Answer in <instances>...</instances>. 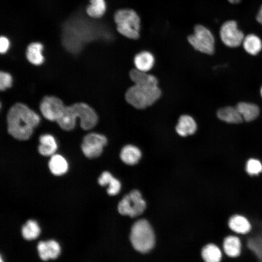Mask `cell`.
<instances>
[{
    "instance_id": "1",
    "label": "cell",
    "mask_w": 262,
    "mask_h": 262,
    "mask_svg": "<svg viewBox=\"0 0 262 262\" xmlns=\"http://www.w3.org/2000/svg\"><path fill=\"white\" fill-rule=\"evenodd\" d=\"M8 131L19 140H26L31 136L33 128L39 122L38 115L25 105L18 103L9 110L7 116Z\"/></svg>"
},
{
    "instance_id": "2",
    "label": "cell",
    "mask_w": 262,
    "mask_h": 262,
    "mask_svg": "<svg viewBox=\"0 0 262 262\" xmlns=\"http://www.w3.org/2000/svg\"><path fill=\"white\" fill-rule=\"evenodd\" d=\"M161 94L158 85L134 84L126 91L125 98L135 108L144 109L153 104Z\"/></svg>"
},
{
    "instance_id": "3",
    "label": "cell",
    "mask_w": 262,
    "mask_h": 262,
    "mask_svg": "<svg viewBox=\"0 0 262 262\" xmlns=\"http://www.w3.org/2000/svg\"><path fill=\"white\" fill-rule=\"evenodd\" d=\"M130 241L133 248L141 253H147L153 247L155 235L147 221L140 219L133 224L131 231Z\"/></svg>"
},
{
    "instance_id": "4",
    "label": "cell",
    "mask_w": 262,
    "mask_h": 262,
    "mask_svg": "<svg viewBox=\"0 0 262 262\" xmlns=\"http://www.w3.org/2000/svg\"><path fill=\"white\" fill-rule=\"evenodd\" d=\"M114 20L117 31L127 38L136 39L139 37L140 17L131 9H121L115 12Z\"/></svg>"
},
{
    "instance_id": "5",
    "label": "cell",
    "mask_w": 262,
    "mask_h": 262,
    "mask_svg": "<svg viewBox=\"0 0 262 262\" xmlns=\"http://www.w3.org/2000/svg\"><path fill=\"white\" fill-rule=\"evenodd\" d=\"M190 45L196 50L208 55L214 52V38L211 32L202 25L194 27V33L188 37Z\"/></svg>"
},
{
    "instance_id": "6",
    "label": "cell",
    "mask_w": 262,
    "mask_h": 262,
    "mask_svg": "<svg viewBox=\"0 0 262 262\" xmlns=\"http://www.w3.org/2000/svg\"><path fill=\"white\" fill-rule=\"evenodd\" d=\"M146 208V203L140 192L134 190L125 195L119 202L117 209L120 214L134 217L141 214Z\"/></svg>"
},
{
    "instance_id": "7",
    "label": "cell",
    "mask_w": 262,
    "mask_h": 262,
    "mask_svg": "<svg viewBox=\"0 0 262 262\" xmlns=\"http://www.w3.org/2000/svg\"><path fill=\"white\" fill-rule=\"evenodd\" d=\"M227 226L231 233L240 236L248 235L253 229L251 218L241 212H234L230 214L227 218Z\"/></svg>"
},
{
    "instance_id": "8",
    "label": "cell",
    "mask_w": 262,
    "mask_h": 262,
    "mask_svg": "<svg viewBox=\"0 0 262 262\" xmlns=\"http://www.w3.org/2000/svg\"><path fill=\"white\" fill-rule=\"evenodd\" d=\"M219 34L222 42L230 48L239 47L245 37L244 33L238 28L237 22L233 20H228L222 25Z\"/></svg>"
},
{
    "instance_id": "9",
    "label": "cell",
    "mask_w": 262,
    "mask_h": 262,
    "mask_svg": "<svg viewBox=\"0 0 262 262\" xmlns=\"http://www.w3.org/2000/svg\"><path fill=\"white\" fill-rule=\"evenodd\" d=\"M107 143L106 137L98 133H90L83 139L82 149L88 158H95L100 156Z\"/></svg>"
},
{
    "instance_id": "10",
    "label": "cell",
    "mask_w": 262,
    "mask_h": 262,
    "mask_svg": "<svg viewBox=\"0 0 262 262\" xmlns=\"http://www.w3.org/2000/svg\"><path fill=\"white\" fill-rule=\"evenodd\" d=\"M241 237L243 245L255 255L258 262H262V224L253 225L250 234Z\"/></svg>"
},
{
    "instance_id": "11",
    "label": "cell",
    "mask_w": 262,
    "mask_h": 262,
    "mask_svg": "<svg viewBox=\"0 0 262 262\" xmlns=\"http://www.w3.org/2000/svg\"><path fill=\"white\" fill-rule=\"evenodd\" d=\"M65 107L62 101L58 98L47 96L42 100L40 109L42 114L46 119L56 121Z\"/></svg>"
},
{
    "instance_id": "12",
    "label": "cell",
    "mask_w": 262,
    "mask_h": 262,
    "mask_svg": "<svg viewBox=\"0 0 262 262\" xmlns=\"http://www.w3.org/2000/svg\"><path fill=\"white\" fill-rule=\"evenodd\" d=\"M81 127L85 130L93 128L97 124L98 116L95 111L87 104L79 102L71 105Z\"/></svg>"
},
{
    "instance_id": "13",
    "label": "cell",
    "mask_w": 262,
    "mask_h": 262,
    "mask_svg": "<svg viewBox=\"0 0 262 262\" xmlns=\"http://www.w3.org/2000/svg\"><path fill=\"white\" fill-rule=\"evenodd\" d=\"M243 243L240 236L230 233L223 239L221 248L224 254L230 258L239 257L242 251Z\"/></svg>"
},
{
    "instance_id": "14",
    "label": "cell",
    "mask_w": 262,
    "mask_h": 262,
    "mask_svg": "<svg viewBox=\"0 0 262 262\" xmlns=\"http://www.w3.org/2000/svg\"><path fill=\"white\" fill-rule=\"evenodd\" d=\"M39 256L43 261L57 258L61 252V247L54 240L40 241L37 246Z\"/></svg>"
},
{
    "instance_id": "15",
    "label": "cell",
    "mask_w": 262,
    "mask_h": 262,
    "mask_svg": "<svg viewBox=\"0 0 262 262\" xmlns=\"http://www.w3.org/2000/svg\"><path fill=\"white\" fill-rule=\"evenodd\" d=\"M197 128V124L192 116L183 115L179 117L175 130L180 136L187 137L194 134Z\"/></svg>"
},
{
    "instance_id": "16",
    "label": "cell",
    "mask_w": 262,
    "mask_h": 262,
    "mask_svg": "<svg viewBox=\"0 0 262 262\" xmlns=\"http://www.w3.org/2000/svg\"><path fill=\"white\" fill-rule=\"evenodd\" d=\"M200 255L204 262H221L224 253L218 245L209 242L202 247Z\"/></svg>"
},
{
    "instance_id": "17",
    "label": "cell",
    "mask_w": 262,
    "mask_h": 262,
    "mask_svg": "<svg viewBox=\"0 0 262 262\" xmlns=\"http://www.w3.org/2000/svg\"><path fill=\"white\" fill-rule=\"evenodd\" d=\"M133 63L136 69L147 72L154 66L155 58L150 52L143 50L135 55Z\"/></svg>"
},
{
    "instance_id": "18",
    "label": "cell",
    "mask_w": 262,
    "mask_h": 262,
    "mask_svg": "<svg viewBox=\"0 0 262 262\" xmlns=\"http://www.w3.org/2000/svg\"><path fill=\"white\" fill-rule=\"evenodd\" d=\"M243 169L250 178H257L262 175V159L256 156L247 158L244 162Z\"/></svg>"
},
{
    "instance_id": "19",
    "label": "cell",
    "mask_w": 262,
    "mask_h": 262,
    "mask_svg": "<svg viewBox=\"0 0 262 262\" xmlns=\"http://www.w3.org/2000/svg\"><path fill=\"white\" fill-rule=\"evenodd\" d=\"M216 115L220 120L228 123L239 124L244 120L236 107L221 108L217 110Z\"/></svg>"
},
{
    "instance_id": "20",
    "label": "cell",
    "mask_w": 262,
    "mask_h": 262,
    "mask_svg": "<svg viewBox=\"0 0 262 262\" xmlns=\"http://www.w3.org/2000/svg\"><path fill=\"white\" fill-rule=\"evenodd\" d=\"M76 118L77 116L72 106H65L56 122L62 129L70 131L75 127Z\"/></svg>"
},
{
    "instance_id": "21",
    "label": "cell",
    "mask_w": 262,
    "mask_h": 262,
    "mask_svg": "<svg viewBox=\"0 0 262 262\" xmlns=\"http://www.w3.org/2000/svg\"><path fill=\"white\" fill-rule=\"evenodd\" d=\"M236 107L241 115L244 120L251 122L256 119L260 114V108L255 104L240 102Z\"/></svg>"
},
{
    "instance_id": "22",
    "label": "cell",
    "mask_w": 262,
    "mask_h": 262,
    "mask_svg": "<svg viewBox=\"0 0 262 262\" xmlns=\"http://www.w3.org/2000/svg\"><path fill=\"white\" fill-rule=\"evenodd\" d=\"M142 156L141 151L137 147L132 145H127L121 149L120 157L121 160L128 165L136 164Z\"/></svg>"
},
{
    "instance_id": "23",
    "label": "cell",
    "mask_w": 262,
    "mask_h": 262,
    "mask_svg": "<svg viewBox=\"0 0 262 262\" xmlns=\"http://www.w3.org/2000/svg\"><path fill=\"white\" fill-rule=\"evenodd\" d=\"M129 76L131 80L136 85H158L157 78L147 72L138 70L136 68L131 69Z\"/></svg>"
},
{
    "instance_id": "24",
    "label": "cell",
    "mask_w": 262,
    "mask_h": 262,
    "mask_svg": "<svg viewBox=\"0 0 262 262\" xmlns=\"http://www.w3.org/2000/svg\"><path fill=\"white\" fill-rule=\"evenodd\" d=\"M43 45L39 42H33L30 43L26 49V57L28 60L34 65H40L44 61L42 54Z\"/></svg>"
},
{
    "instance_id": "25",
    "label": "cell",
    "mask_w": 262,
    "mask_h": 262,
    "mask_svg": "<svg viewBox=\"0 0 262 262\" xmlns=\"http://www.w3.org/2000/svg\"><path fill=\"white\" fill-rule=\"evenodd\" d=\"M40 145L38 151L43 156H52L57 149V144L54 137L48 134L42 135L39 137Z\"/></svg>"
},
{
    "instance_id": "26",
    "label": "cell",
    "mask_w": 262,
    "mask_h": 262,
    "mask_svg": "<svg viewBox=\"0 0 262 262\" xmlns=\"http://www.w3.org/2000/svg\"><path fill=\"white\" fill-rule=\"evenodd\" d=\"M89 2L85 10L88 17L97 19L104 16L107 8L105 0H89Z\"/></svg>"
},
{
    "instance_id": "27",
    "label": "cell",
    "mask_w": 262,
    "mask_h": 262,
    "mask_svg": "<svg viewBox=\"0 0 262 262\" xmlns=\"http://www.w3.org/2000/svg\"><path fill=\"white\" fill-rule=\"evenodd\" d=\"M49 167L53 175L60 176L67 172L68 165L64 157L59 154H53L49 162Z\"/></svg>"
},
{
    "instance_id": "28",
    "label": "cell",
    "mask_w": 262,
    "mask_h": 262,
    "mask_svg": "<svg viewBox=\"0 0 262 262\" xmlns=\"http://www.w3.org/2000/svg\"><path fill=\"white\" fill-rule=\"evenodd\" d=\"M242 45L245 50L251 55L258 54L262 49L261 39L254 34H249L245 36Z\"/></svg>"
},
{
    "instance_id": "29",
    "label": "cell",
    "mask_w": 262,
    "mask_h": 262,
    "mask_svg": "<svg viewBox=\"0 0 262 262\" xmlns=\"http://www.w3.org/2000/svg\"><path fill=\"white\" fill-rule=\"evenodd\" d=\"M40 233V228L37 222L33 220H28L21 229L22 235L27 240L36 239Z\"/></svg>"
},
{
    "instance_id": "30",
    "label": "cell",
    "mask_w": 262,
    "mask_h": 262,
    "mask_svg": "<svg viewBox=\"0 0 262 262\" xmlns=\"http://www.w3.org/2000/svg\"><path fill=\"white\" fill-rule=\"evenodd\" d=\"M12 83V77L7 72L1 71L0 73V89L5 90L10 87Z\"/></svg>"
},
{
    "instance_id": "31",
    "label": "cell",
    "mask_w": 262,
    "mask_h": 262,
    "mask_svg": "<svg viewBox=\"0 0 262 262\" xmlns=\"http://www.w3.org/2000/svg\"><path fill=\"white\" fill-rule=\"evenodd\" d=\"M108 185V187L107 191L108 194L110 196L116 195L120 191L121 183L117 179L114 177L113 178Z\"/></svg>"
},
{
    "instance_id": "32",
    "label": "cell",
    "mask_w": 262,
    "mask_h": 262,
    "mask_svg": "<svg viewBox=\"0 0 262 262\" xmlns=\"http://www.w3.org/2000/svg\"><path fill=\"white\" fill-rule=\"evenodd\" d=\"M113 177L110 172L104 171L98 178V182L101 186H106L109 184Z\"/></svg>"
},
{
    "instance_id": "33",
    "label": "cell",
    "mask_w": 262,
    "mask_h": 262,
    "mask_svg": "<svg viewBox=\"0 0 262 262\" xmlns=\"http://www.w3.org/2000/svg\"><path fill=\"white\" fill-rule=\"evenodd\" d=\"M10 42L9 38L5 35L0 37V52L1 54L5 53L9 49Z\"/></svg>"
},
{
    "instance_id": "34",
    "label": "cell",
    "mask_w": 262,
    "mask_h": 262,
    "mask_svg": "<svg viewBox=\"0 0 262 262\" xmlns=\"http://www.w3.org/2000/svg\"><path fill=\"white\" fill-rule=\"evenodd\" d=\"M256 20L262 26V5L261 6L257 15Z\"/></svg>"
},
{
    "instance_id": "35",
    "label": "cell",
    "mask_w": 262,
    "mask_h": 262,
    "mask_svg": "<svg viewBox=\"0 0 262 262\" xmlns=\"http://www.w3.org/2000/svg\"><path fill=\"white\" fill-rule=\"evenodd\" d=\"M228 0L230 3H233V4L237 3L241 1V0Z\"/></svg>"
},
{
    "instance_id": "36",
    "label": "cell",
    "mask_w": 262,
    "mask_h": 262,
    "mask_svg": "<svg viewBox=\"0 0 262 262\" xmlns=\"http://www.w3.org/2000/svg\"><path fill=\"white\" fill-rule=\"evenodd\" d=\"M260 93H261V96L262 97V86L261 88Z\"/></svg>"
},
{
    "instance_id": "37",
    "label": "cell",
    "mask_w": 262,
    "mask_h": 262,
    "mask_svg": "<svg viewBox=\"0 0 262 262\" xmlns=\"http://www.w3.org/2000/svg\"><path fill=\"white\" fill-rule=\"evenodd\" d=\"M0 262H4L3 261V260H2L1 256H0Z\"/></svg>"
}]
</instances>
